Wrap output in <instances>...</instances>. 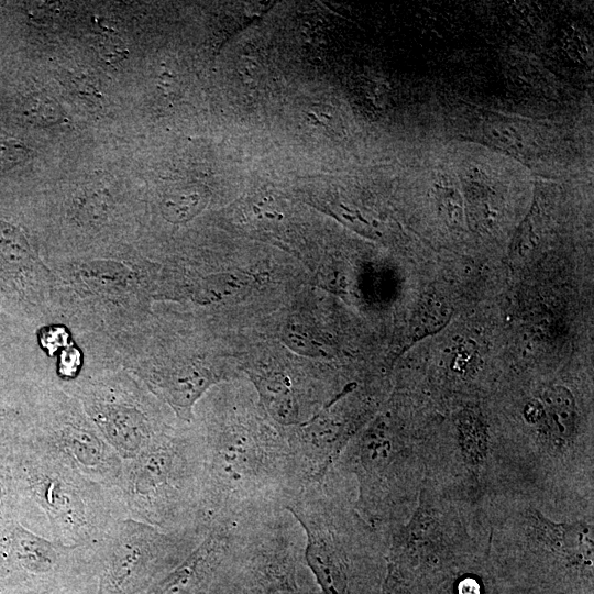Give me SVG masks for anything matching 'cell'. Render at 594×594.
<instances>
[{"label": "cell", "instance_id": "1", "mask_svg": "<svg viewBox=\"0 0 594 594\" xmlns=\"http://www.w3.org/2000/svg\"><path fill=\"white\" fill-rule=\"evenodd\" d=\"M196 430L207 527L286 510L305 485L287 438L268 425L232 414Z\"/></svg>", "mask_w": 594, "mask_h": 594}, {"label": "cell", "instance_id": "2", "mask_svg": "<svg viewBox=\"0 0 594 594\" xmlns=\"http://www.w3.org/2000/svg\"><path fill=\"white\" fill-rule=\"evenodd\" d=\"M9 466L20 522L54 543L94 546L129 518L119 490L88 479L32 432L12 452Z\"/></svg>", "mask_w": 594, "mask_h": 594}, {"label": "cell", "instance_id": "3", "mask_svg": "<svg viewBox=\"0 0 594 594\" xmlns=\"http://www.w3.org/2000/svg\"><path fill=\"white\" fill-rule=\"evenodd\" d=\"M202 453L195 428L158 436L123 461L120 492L129 518L165 532L208 529L202 519Z\"/></svg>", "mask_w": 594, "mask_h": 594}, {"label": "cell", "instance_id": "4", "mask_svg": "<svg viewBox=\"0 0 594 594\" xmlns=\"http://www.w3.org/2000/svg\"><path fill=\"white\" fill-rule=\"evenodd\" d=\"M52 271V312L98 343L142 322L150 274L128 253L66 262Z\"/></svg>", "mask_w": 594, "mask_h": 594}, {"label": "cell", "instance_id": "5", "mask_svg": "<svg viewBox=\"0 0 594 594\" xmlns=\"http://www.w3.org/2000/svg\"><path fill=\"white\" fill-rule=\"evenodd\" d=\"M208 529L165 532L127 518L91 546L97 594H143L176 568Z\"/></svg>", "mask_w": 594, "mask_h": 594}, {"label": "cell", "instance_id": "6", "mask_svg": "<svg viewBox=\"0 0 594 594\" xmlns=\"http://www.w3.org/2000/svg\"><path fill=\"white\" fill-rule=\"evenodd\" d=\"M59 387L80 402L92 424L123 461L136 457L173 427L163 418L158 398L123 369L91 371Z\"/></svg>", "mask_w": 594, "mask_h": 594}, {"label": "cell", "instance_id": "7", "mask_svg": "<svg viewBox=\"0 0 594 594\" xmlns=\"http://www.w3.org/2000/svg\"><path fill=\"white\" fill-rule=\"evenodd\" d=\"M32 433L88 479L120 491L123 460L105 440L80 402L52 380L42 387Z\"/></svg>", "mask_w": 594, "mask_h": 594}, {"label": "cell", "instance_id": "8", "mask_svg": "<svg viewBox=\"0 0 594 594\" xmlns=\"http://www.w3.org/2000/svg\"><path fill=\"white\" fill-rule=\"evenodd\" d=\"M52 271L21 228L0 220V293L29 319L53 317Z\"/></svg>", "mask_w": 594, "mask_h": 594}, {"label": "cell", "instance_id": "9", "mask_svg": "<svg viewBox=\"0 0 594 594\" xmlns=\"http://www.w3.org/2000/svg\"><path fill=\"white\" fill-rule=\"evenodd\" d=\"M301 550L284 540H271L253 548L242 563L248 594H302L297 582Z\"/></svg>", "mask_w": 594, "mask_h": 594}, {"label": "cell", "instance_id": "10", "mask_svg": "<svg viewBox=\"0 0 594 594\" xmlns=\"http://www.w3.org/2000/svg\"><path fill=\"white\" fill-rule=\"evenodd\" d=\"M113 208L110 191L100 186H85L72 198L67 215L74 224L88 230L99 229Z\"/></svg>", "mask_w": 594, "mask_h": 594}, {"label": "cell", "instance_id": "11", "mask_svg": "<svg viewBox=\"0 0 594 594\" xmlns=\"http://www.w3.org/2000/svg\"><path fill=\"white\" fill-rule=\"evenodd\" d=\"M38 397V396H37ZM36 400L25 408L0 405V458L8 459L30 435L35 417Z\"/></svg>", "mask_w": 594, "mask_h": 594}, {"label": "cell", "instance_id": "12", "mask_svg": "<svg viewBox=\"0 0 594 594\" xmlns=\"http://www.w3.org/2000/svg\"><path fill=\"white\" fill-rule=\"evenodd\" d=\"M544 409L558 437L569 438L574 428V403L571 394L562 387H551L542 395Z\"/></svg>", "mask_w": 594, "mask_h": 594}, {"label": "cell", "instance_id": "13", "mask_svg": "<svg viewBox=\"0 0 594 594\" xmlns=\"http://www.w3.org/2000/svg\"><path fill=\"white\" fill-rule=\"evenodd\" d=\"M20 521V499L8 460L0 458V537Z\"/></svg>", "mask_w": 594, "mask_h": 594}, {"label": "cell", "instance_id": "14", "mask_svg": "<svg viewBox=\"0 0 594 594\" xmlns=\"http://www.w3.org/2000/svg\"><path fill=\"white\" fill-rule=\"evenodd\" d=\"M459 429L468 457L474 462L483 459L486 449V435L480 419L472 411H465L459 418Z\"/></svg>", "mask_w": 594, "mask_h": 594}, {"label": "cell", "instance_id": "15", "mask_svg": "<svg viewBox=\"0 0 594 594\" xmlns=\"http://www.w3.org/2000/svg\"><path fill=\"white\" fill-rule=\"evenodd\" d=\"M24 114L37 125H53L64 120L59 106L48 97L35 95L24 103Z\"/></svg>", "mask_w": 594, "mask_h": 594}, {"label": "cell", "instance_id": "16", "mask_svg": "<svg viewBox=\"0 0 594 594\" xmlns=\"http://www.w3.org/2000/svg\"><path fill=\"white\" fill-rule=\"evenodd\" d=\"M200 196L195 193H178L165 197L163 213L170 221H184L198 211Z\"/></svg>", "mask_w": 594, "mask_h": 594}, {"label": "cell", "instance_id": "17", "mask_svg": "<svg viewBox=\"0 0 594 594\" xmlns=\"http://www.w3.org/2000/svg\"><path fill=\"white\" fill-rule=\"evenodd\" d=\"M30 150L16 141L0 142V170L9 169L26 160Z\"/></svg>", "mask_w": 594, "mask_h": 594}, {"label": "cell", "instance_id": "18", "mask_svg": "<svg viewBox=\"0 0 594 594\" xmlns=\"http://www.w3.org/2000/svg\"><path fill=\"white\" fill-rule=\"evenodd\" d=\"M96 47L99 56L109 63L118 62L127 55L125 47L117 40L101 38Z\"/></svg>", "mask_w": 594, "mask_h": 594}, {"label": "cell", "instance_id": "19", "mask_svg": "<svg viewBox=\"0 0 594 594\" xmlns=\"http://www.w3.org/2000/svg\"><path fill=\"white\" fill-rule=\"evenodd\" d=\"M72 85L77 94L82 98H92L94 100L96 98L100 99V95L98 94L99 91L96 89V87L84 78H73Z\"/></svg>", "mask_w": 594, "mask_h": 594}, {"label": "cell", "instance_id": "20", "mask_svg": "<svg viewBox=\"0 0 594 594\" xmlns=\"http://www.w3.org/2000/svg\"><path fill=\"white\" fill-rule=\"evenodd\" d=\"M50 594H91L87 591H80V590H59Z\"/></svg>", "mask_w": 594, "mask_h": 594}]
</instances>
